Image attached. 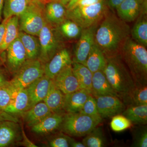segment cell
Returning <instances> with one entry per match:
<instances>
[{"label":"cell","instance_id":"cell-49","mask_svg":"<svg viewBox=\"0 0 147 147\" xmlns=\"http://www.w3.org/2000/svg\"><path fill=\"white\" fill-rule=\"evenodd\" d=\"M61 0H51V1H57L59 2Z\"/></svg>","mask_w":147,"mask_h":147},{"label":"cell","instance_id":"cell-48","mask_svg":"<svg viewBox=\"0 0 147 147\" xmlns=\"http://www.w3.org/2000/svg\"><path fill=\"white\" fill-rule=\"evenodd\" d=\"M32 1L37 2L40 3L42 4L45 5L48 3L51 2V0H32Z\"/></svg>","mask_w":147,"mask_h":147},{"label":"cell","instance_id":"cell-16","mask_svg":"<svg viewBox=\"0 0 147 147\" xmlns=\"http://www.w3.org/2000/svg\"><path fill=\"white\" fill-rule=\"evenodd\" d=\"M21 132L18 122L10 121L0 122V147L8 146L18 141Z\"/></svg>","mask_w":147,"mask_h":147},{"label":"cell","instance_id":"cell-26","mask_svg":"<svg viewBox=\"0 0 147 147\" xmlns=\"http://www.w3.org/2000/svg\"><path fill=\"white\" fill-rule=\"evenodd\" d=\"M107 62V58L97 45L94 43L88 55L85 66L93 73L103 70Z\"/></svg>","mask_w":147,"mask_h":147},{"label":"cell","instance_id":"cell-23","mask_svg":"<svg viewBox=\"0 0 147 147\" xmlns=\"http://www.w3.org/2000/svg\"><path fill=\"white\" fill-rule=\"evenodd\" d=\"M65 94L54 84L53 79L44 101L53 113H64Z\"/></svg>","mask_w":147,"mask_h":147},{"label":"cell","instance_id":"cell-41","mask_svg":"<svg viewBox=\"0 0 147 147\" xmlns=\"http://www.w3.org/2000/svg\"><path fill=\"white\" fill-rule=\"evenodd\" d=\"M9 18L4 19V20L0 24V47L2 44L3 40L6 26Z\"/></svg>","mask_w":147,"mask_h":147},{"label":"cell","instance_id":"cell-32","mask_svg":"<svg viewBox=\"0 0 147 147\" xmlns=\"http://www.w3.org/2000/svg\"><path fill=\"white\" fill-rule=\"evenodd\" d=\"M56 28L64 40L78 39L83 30L76 22L67 18Z\"/></svg>","mask_w":147,"mask_h":147},{"label":"cell","instance_id":"cell-38","mask_svg":"<svg viewBox=\"0 0 147 147\" xmlns=\"http://www.w3.org/2000/svg\"><path fill=\"white\" fill-rule=\"evenodd\" d=\"M72 138L63 134H60L51 139L49 142V146L52 147H70Z\"/></svg>","mask_w":147,"mask_h":147},{"label":"cell","instance_id":"cell-19","mask_svg":"<svg viewBox=\"0 0 147 147\" xmlns=\"http://www.w3.org/2000/svg\"><path fill=\"white\" fill-rule=\"evenodd\" d=\"M53 113L45 102L42 101L37 103L21 115L24 117L27 125L31 127Z\"/></svg>","mask_w":147,"mask_h":147},{"label":"cell","instance_id":"cell-42","mask_svg":"<svg viewBox=\"0 0 147 147\" xmlns=\"http://www.w3.org/2000/svg\"><path fill=\"white\" fill-rule=\"evenodd\" d=\"M79 1L80 0H61L59 2L63 5L67 10H69L73 8Z\"/></svg>","mask_w":147,"mask_h":147},{"label":"cell","instance_id":"cell-47","mask_svg":"<svg viewBox=\"0 0 147 147\" xmlns=\"http://www.w3.org/2000/svg\"><path fill=\"white\" fill-rule=\"evenodd\" d=\"M4 0H0V24L1 22V15L3 8Z\"/></svg>","mask_w":147,"mask_h":147},{"label":"cell","instance_id":"cell-30","mask_svg":"<svg viewBox=\"0 0 147 147\" xmlns=\"http://www.w3.org/2000/svg\"><path fill=\"white\" fill-rule=\"evenodd\" d=\"M122 100L126 106L147 104V85L135 84L134 88L125 96Z\"/></svg>","mask_w":147,"mask_h":147},{"label":"cell","instance_id":"cell-18","mask_svg":"<svg viewBox=\"0 0 147 147\" xmlns=\"http://www.w3.org/2000/svg\"><path fill=\"white\" fill-rule=\"evenodd\" d=\"M90 94L88 92L83 89L65 94L64 105L65 112L79 113Z\"/></svg>","mask_w":147,"mask_h":147},{"label":"cell","instance_id":"cell-17","mask_svg":"<svg viewBox=\"0 0 147 147\" xmlns=\"http://www.w3.org/2000/svg\"><path fill=\"white\" fill-rule=\"evenodd\" d=\"M92 94L93 96L111 95L120 98L108 82L103 70L93 73Z\"/></svg>","mask_w":147,"mask_h":147},{"label":"cell","instance_id":"cell-34","mask_svg":"<svg viewBox=\"0 0 147 147\" xmlns=\"http://www.w3.org/2000/svg\"><path fill=\"white\" fill-rule=\"evenodd\" d=\"M110 125L113 131L119 132L130 128L132 123L125 116L122 114H118L113 117Z\"/></svg>","mask_w":147,"mask_h":147},{"label":"cell","instance_id":"cell-9","mask_svg":"<svg viewBox=\"0 0 147 147\" xmlns=\"http://www.w3.org/2000/svg\"><path fill=\"white\" fill-rule=\"evenodd\" d=\"M98 25L83 29L74 49L73 62L85 65L88 55L94 44L95 35Z\"/></svg>","mask_w":147,"mask_h":147},{"label":"cell","instance_id":"cell-39","mask_svg":"<svg viewBox=\"0 0 147 147\" xmlns=\"http://www.w3.org/2000/svg\"><path fill=\"white\" fill-rule=\"evenodd\" d=\"M5 121H13L16 122H18V119L13 115L0 110V122Z\"/></svg>","mask_w":147,"mask_h":147},{"label":"cell","instance_id":"cell-28","mask_svg":"<svg viewBox=\"0 0 147 147\" xmlns=\"http://www.w3.org/2000/svg\"><path fill=\"white\" fill-rule=\"evenodd\" d=\"M71 65L81 88L86 90L92 94V72L82 64L72 62Z\"/></svg>","mask_w":147,"mask_h":147},{"label":"cell","instance_id":"cell-20","mask_svg":"<svg viewBox=\"0 0 147 147\" xmlns=\"http://www.w3.org/2000/svg\"><path fill=\"white\" fill-rule=\"evenodd\" d=\"M45 18L47 23L57 26L67 18V9L61 3L51 1L45 5Z\"/></svg>","mask_w":147,"mask_h":147},{"label":"cell","instance_id":"cell-11","mask_svg":"<svg viewBox=\"0 0 147 147\" xmlns=\"http://www.w3.org/2000/svg\"><path fill=\"white\" fill-rule=\"evenodd\" d=\"M116 10L117 15L123 21L133 22L142 11L147 12V0H125Z\"/></svg>","mask_w":147,"mask_h":147},{"label":"cell","instance_id":"cell-4","mask_svg":"<svg viewBox=\"0 0 147 147\" xmlns=\"http://www.w3.org/2000/svg\"><path fill=\"white\" fill-rule=\"evenodd\" d=\"M110 10L106 0L92 5L76 7L67 10V18L76 22L82 29L98 25Z\"/></svg>","mask_w":147,"mask_h":147},{"label":"cell","instance_id":"cell-25","mask_svg":"<svg viewBox=\"0 0 147 147\" xmlns=\"http://www.w3.org/2000/svg\"><path fill=\"white\" fill-rule=\"evenodd\" d=\"M18 38L26 50L27 60L38 59L40 50L38 37L20 31Z\"/></svg>","mask_w":147,"mask_h":147},{"label":"cell","instance_id":"cell-12","mask_svg":"<svg viewBox=\"0 0 147 147\" xmlns=\"http://www.w3.org/2000/svg\"><path fill=\"white\" fill-rule=\"evenodd\" d=\"M7 62L9 70L15 73L27 60L26 53L19 38L7 48Z\"/></svg>","mask_w":147,"mask_h":147},{"label":"cell","instance_id":"cell-33","mask_svg":"<svg viewBox=\"0 0 147 147\" xmlns=\"http://www.w3.org/2000/svg\"><path fill=\"white\" fill-rule=\"evenodd\" d=\"M82 142L86 147H103L106 144L102 129L97 126L85 136Z\"/></svg>","mask_w":147,"mask_h":147},{"label":"cell","instance_id":"cell-10","mask_svg":"<svg viewBox=\"0 0 147 147\" xmlns=\"http://www.w3.org/2000/svg\"><path fill=\"white\" fill-rule=\"evenodd\" d=\"M98 110L102 119L110 117L121 114L126 105L120 98L111 95L94 96Z\"/></svg>","mask_w":147,"mask_h":147},{"label":"cell","instance_id":"cell-36","mask_svg":"<svg viewBox=\"0 0 147 147\" xmlns=\"http://www.w3.org/2000/svg\"><path fill=\"white\" fill-rule=\"evenodd\" d=\"M79 113L102 121V119L98 110L96 100L94 96L91 94L88 98L82 110Z\"/></svg>","mask_w":147,"mask_h":147},{"label":"cell","instance_id":"cell-15","mask_svg":"<svg viewBox=\"0 0 147 147\" xmlns=\"http://www.w3.org/2000/svg\"><path fill=\"white\" fill-rule=\"evenodd\" d=\"M52 80L44 75L26 88L29 96V109L44 100L49 90Z\"/></svg>","mask_w":147,"mask_h":147},{"label":"cell","instance_id":"cell-14","mask_svg":"<svg viewBox=\"0 0 147 147\" xmlns=\"http://www.w3.org/2000/svg\"><path fill=\"white\" fill-rule=\"evenodd\" d=\"M53 80L55 86L64 94L81 89L71 65L64 68Z\"/></svg>","mask_w":147,"mask_h":147},{"label":"cell","instance_id":"cell-8","mask_svg":"<svg viewBox=\"0 0 147 147\" xmlns=\"http://www.w3.org/2000/svg\"><path fill=\"white\" fill-rule=\"evenodd\" d=\"M45 64L38 59L27 60L9 84L15 91L26 88L44 75Z\"/></svg>","mask_w":147,"mask_h":147},{"label":"cell","instance_id":"cell-3","mask_svg":"<svg viewBox=\"0 0 147 147\" xmlns=\"http://www.w3.org/2000/svg\"><path fill=\"white\" fill-rule=\"evenodd\" d=\"M103 71L108 82L121 100L135 86L134 79L120 55L107 58Z\"/></svg>","mask_w":147,"mask_h":147},{"label":"cell","instance_id":"cell-2","mask_svg":"<svg viewBox=\"0 0 147 147\" xmlns=\"http://www.w3.org/2000/svg\"><path fill=\"white\" fill-rule=\"evenodd\" d=\"M120 56L135 84L147 85L146 47L129 37L121 50Z\"/></svg>","mask_w":147,"mask_h":147},{"label":"cell","instance_id":"cell-24","mask_svg":"<svg viewBox=\"0 0 147 147\" xmlns=\"http://www.w3.org/2000/svg\"><path fill=\"white\" fill-rule=\"evenodd\" d=\"M130 30V37L137 43L147 47V12H142Z\"/></svg>","mask_w":147,"mask_h":147},{"label":"cell","instance_id":"cell-31","mask_svg":"<svg viewBox=\"0 0 147 147\" xmlns=\"http://www.w3.org/2000/svg\"><path fill=\"white\" fill-rule=\"evenodd\" d=\"M32 1V0H4L3 11L4 19L13 16L19 17L26 10Z\"/></svg>","mask_w":147,"mask_h":147},{"label":"cell","instance_id":"cell-5","mask_svg":"<svg viewBox=\"0 0 147 147\" xmlns=\"http://www.w3.org/2000/svg\"><path fill=\"white\" fill-rule=\"evenodd\" d=\"M102 121L80 113H66L61 125V130L69 136H86L100 124Z\"/></svg>","mask_w":147,"mask_h":147},{"label":"cell","instance_id":"cell-7","mask_svg":"<svg viewBox=\"0 0 147 147\" xmlns=\"http://www.w3.org/2000/svg\"><path fill=\"white\" fill-rule=\"evenodd\" d=\"M45 7V5L32 1L26 10L19 16L20 31L38 36L47 23Z\"/></svg>","mask_w":147,"mask_h":147},{"label":"cell","instance_id":"cell-44","mask_svg":"<svg viewBox=\"0 0 147 147\" xmlns=\"http://www.w3.org/2000/svg\"><path fill=\"white\" fill-rule=\"evenodd\" d=\"M125 0H106L108 7L112 10L116 8Z\"/></svg>","mask_w":147,"mask_h":147},{"label":"cell","instance_id":"cell-1","mask_svg":"<svg viewBox=\"0 0 147 147\" xmlns=\"http://www.w3.org/2000/svg\"><path fill=\"white\" fill-rule=\"evenodd\" d=\"M130 28L126 22L109 10L96 31L95 43L106 58L120 55L121 50L130 37Z\"/></svg>","mask_w":147,"mask_h":147},{"label":"cell","instance_id":"cell-21","mask_svg":"<svg viewBox=\"0 0 147 147\" xmlns=\"http://www.w3.org/2000/svg\"><path fill=\"white\" fill-rule=\"evenodd\" d=\"M64 113H53L31 127L33 132L37 134H46L60 128Z\"/></svg>","mask_w":147,"mask_h":147},{"label":"cell","instance_id":"cell-6","mask_svg":"<svg viewBox=\"0 0 147 147\" xmlns=\"http://www.w3.org/2000/svg\"><path fill=\"white\" fill-rule=\"evenodd\" d=\"M38 37L40 46L38 59L42 63H47L56 53L64 48V40L56 27L47 22Z\"/></svg>","mask_w":147,"mask_h":147},{"label":"cell","instance_id":"cell-13","mask_svg":"<svg viewBox=\"0 0 147 147\" xmlns=\"http://www.w3.org/2000/svg\"><path fill=\"white\" fill-rule=\"evenodd\" d=\"M70 52L67 48L61 49L48 62L45 64L44 75L53 79L62 70L72 64Z\"/></svg>","mask_w":147,"mask_h":147},{"label":"cell","instance_id":"cell-27","mask_svg":"<svg viewBox=\"0 0 147 147\" xmlns=\"http://www.w3.org/2000/svg\"><path fill=\"white\" fill-rule=\"evenodd\" d=\"M20 32L19 17L13 16L9 18L6 26L3 40L0 47V54L5 51L8 46L18 38Z\"/></svg>","mask_w":147,"mask_h":147},{"label":"cell","instance_id":"cell-46","mask_svg":"<svg viewBox=\"0 0 147 147\" xmlns=\"http://www.w3.org/2000/svg\"><path fill=\"white\" fill-rule=\"evenodd\" d=\"M7 82V81L6 79L5 76L0 69V86L5 84Z\"/></svg>","mask_w":147,"mask_h":147},{"label":"cell","instance_id":"cell-22","mask_svg":"<svg viewBox=\"0 0 147 147\" xmlns=\"http://www.w3.org/2000/svg\"><path fill=\"white\" fill-rule=\"evenodd\" d=\"M28 94L26 88L14 93L13 97L4 111L11 115H22L29 109Z\"/></svg>","mask_w":147,"mask_h":147},{"label":"cell","instance_id":"cell-37","mask_svg":"<svg viewBox=\"0 0 147 147\" xmlns=\"http://www.w3.org/2000/svg\"><path fill=\"white\" fill-rule=\"evenodd\" d=\"M134 133L131 146L147 147V129L146 126L142 127L137 129Z\"/></svg>","mask_w":147,"mask_h":147},{"label":"cell","instance_id":"cell-29","mask_svg":"<svg viewBox=\"0 0 147 147\" xmlns=\"http://www.w3.org/2000/svg\"><path fill=\"white\" fill-rule=\"evenodd\" d=\"M121 114L132 123L145 125L147 123V104L127 105Z\"/></svg>","mask_w":147,"mask_h":147},{"label":"cell","instance_id":"cell-40","mask_svg":"<svg viewBox=\"0 0 147 147\" xmlns=\"http://www.w3.org/2000/svg\"><path fill=\"white\" fill-rule=\"evenodd\" d=\"M102 1V0H80L76 4L74 8L76 7H84L92 5L96 3L100 2Z\"/></svg>","mask_w":147,"mask_h":147},{"label":"cell","instance_id":"cell-45","mask_svg":"<svg viewBox=\"0 0 147 147\" xmlns=\"http://www.w3.org/2000/svg\"><path fill=\"white\" fill-rule=\"evenodd\" d=\"M70 147H86L82 142L75 141L72 139L70 142Z\"/></svg>","mask_w":147,"mask_h":147},{"label":"cell","instance_id":"cell-43","mask_svg":"<svg viewBox=\"0 0 147 147\" xmlns=\"http://www.w3.org/2000/svg\"><path fill=\"white\" fill-rule=\"evenodd\" d=\"M21 133L22 136L23 137L24 141H23V144L26 146L29 147H36L37 146L34 143H33L30 140H29L28 138L27 137L25 131L24 129H21Z\"/></svg>","mask_w":147,"mask_h":147},{"label":"cell","instance_id":"cell-35","mask_svg":"<svg viewBox=\"0 0 147 147\" xmlns=\"http://www.w3.org/2000/svg\"><path fill=\"white\" fill-rule=\"evenodd\" d=\"M16 91L13 90L7 81L5 84L0 86V110L4 111L5 109L10 103ZM5 112V111H4Z\"/></svg>","mask_w":147,"mask_h":147}]
</instances>
